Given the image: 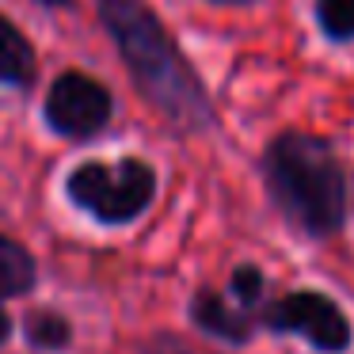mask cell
Returning a JSON list of instances; mask_svg holds the SVG:
<instances>
[{"mask_svg": "<svg viewBox=\"0 0 354 354\" xmlns=\"http://www.w3.org/2000/svg\"><path fill=\"white\" fill-rule=\"evenodd\" d=\"M95 12L149 107L183 133L214 130L217 107L164 19L141 0H95Z\"/></svg>", "mask_w": 354, "mask_h": 354, "instance_id": "1", "label": "cell"}, {"mask_svg": "<svg viewBox=\"0 0 354 354\" xmlns=\"http://www.w3.org/2000/svg\"><path fill=\"white\" fill-rule=\"evenodd\" d=\"M259 176L274 209L308 240H331L351 217V176L328 138L282 130L267 141Z\"/></svg>", "mask_w": 354, "mask_h": 354, "instance_id": "2", "label": "cell"}, {"mask_svg": "<svg viewBox=\"0 0 354 354\" xmlns=\"http://www.w3.org/2000/svg\"><path fill=\"white\" fill-rule=\"evenodd\" d=\"M65 194L73 206H80L92 221L118 229L130 225L153 206L156 198V168L141 156H126L118 164L84 160L69 171Z\"/></svg>", "mask_w": 354, "mask_h": 354, "instance_id": "3", "label": "cell"}, {"mask_svg": "<svg viewBox=\"0 0 354 354\" xmlns=\"http://www.w3.org/2000/svg\"><path fill=\"white\" fill-rule=\"evenodd\" d=\"M259 324L274 335H301L320 354H343L354 343L351 316L320 290H290L259 308Z\"/></svg>", "mask_w": 354, "mask_h": 354, "instance_id": "4", "label": "cell"}, {"mask_svg": "<svg viewBox=\"0 0 354 354\" xmlns=\"http://www.w3.org/2000/svg\"><path fill=\"white\" fill-rule=\"evenodd\" d=\"M42 115H46V126L54 133L69 141H88L107 130L111 115H115V95L107 92L103 80L69 69L50 84Z\"/></svg>", "mask_w": 354, "mask_h": 354, "instance_id": "5", "label": "cell"}, {"mask_svg": "<svg viewBox=\"0 0 354 354\" xmlns=\"http://www.w3.org/2000/svg\"><path fill=\"white\" fill-rule=\"evenodd\" d=\"M187 316L191 324L202 331V335L217 339L225 346H248L255 335V320L244 313L240 305H229V297H221L217 290L202 286V290L191 293L187 301Z\"/></svg>", "mask_w": 354, "mask_h": 354, "instance_id": "6", "label": "cell"}, {"mask_svg": "<svg viewBox=\"0 0 354 354\" xmlns=\"http://www.w3.org/2000/svg\"><path fill=\"white\" fill-rule=\"evenodd\" d=\"M0 84L8 88L35 84V50L8 16H0Z\"/></svg>", "mask_w": 354, "mask_h": 354, "instance_id": "7", "label": "cell"}, {"mask_svg": "<svg viewBox=\"0 0 354 354\" xmlns=\"http://www.w3.org/2000/svg\"><path fill=\"white\" fill-rule=\"evenodd\" d=\"M35 286V255L19 240L0 236V301L24 297Z\"/></svg>", "mask_w": 354, "mask_h": 354, "instance_id": "8", "label": "cell"}, {"mask_svg": "<svg viewBox=\"0 0 354 354\" xmlns=\"http://www.w3.org/2000/svg\"><path fill=\"white\" fill-rule=\"evenodd\" d=\"M73 343V324L54 308H39L27 316V346L35 351H65Z\"/></svg>", "mask_w": 354, "mask_h": 354, "instance_id": "9", "label": "cell"}, {"mask_svg": "<svg viewBox=\"0 0 354 354\" xmlns=\"http://www.w3.org/2000/svg\"><path fill=\"white\" fill-rule=\"evenodd\" d=\"M313 16L328 42H335V46L354 42V0H316Z\"/></svg>", "mask_w": 354, "mask_h": 354, "instance_id": "10", "label": "cell"}, {"mask_svg": "<svg viewBox=\"0 0 354 354\" xmlns=\"http://www.w3.org/2000/svg\"><path fill=\"white\" fill-rule=\"evenodd\" d=\"M229 297L236 301L248 316L259 313V308L267 305V274H263L255 263H240V267H232V274H229Z\"/></svg>", "mask_w": 354, "mask_h": 354, "instance_id": "11", "label": "cell"}, {"mask_svg": "<svg viewBox=\"0 0 354 354\" xmlns=\"http://www.w3.org/2000/svg\"><path fill=\"white\" fill-rule=\"evenodd\" d=\"M8 335H12V316L0 308V343H8Z\"/></svg>", "mask_w": 354, "mask_h": 354, "instance_id": "12", "label": "cell"}, {"mask_svg": "<svg viewBox=\"0 0 354 354\" xmlns=\"http://www.w3.org/2000/svg\"><path fill=\"white\" fill-rule=\"evenodd\" d=\"M39 4H46V8H57V4H69V0H39Z\"/></svg>", "mask_w": 354, "mask_h": 354, "instance_id": "13", "label": "cell"}, {"mask_svg": "<svg viewBox=\"0 0 354 354\" xmlns=\"http://www.w3.org/2000/svg\"><path fill=\"white\" fill-rule=\"evenodd\" d=\"M206 4H240V0H206Z\"/></svg>", "mask_w": 354, "mask_h": 354, "instance_id": "14", "label": "cell"}, {"mask_svg": "<svg viewBox=\"0 0 354 354\" xmlns=\"http://www.w3.org/2000/svg\"><path fill=\"white\" fill-rule=\"evenodd\" d=\"M240 4H259V0H240Z\"/></svg>", "mask_w": 354, "mask_h": 354, "instance_id": "15", "label": "cell"}, {"mask_svg": "<svg viewBox=\"0 0 354 354\" xmlns=\"http://www.w3.org/2000/svg\"><path fill=\"white\" fill-rule=\"evenodd\" d=\"M156 354H168V351H156ZM171 354H176V351H171Z\"/></svg>", "mask_w": 354, "mask_h": 354, "instance_id": "16", "label": "cell"}]
</instances>
